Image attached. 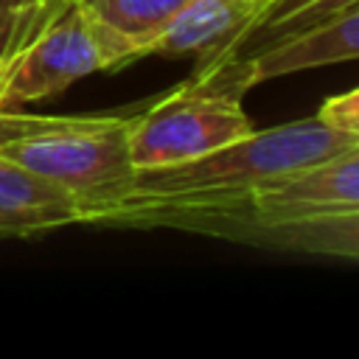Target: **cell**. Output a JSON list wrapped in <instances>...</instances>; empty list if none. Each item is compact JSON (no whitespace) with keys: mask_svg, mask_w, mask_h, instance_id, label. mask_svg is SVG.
<instances>
[{"mask_svg":"<svg viewBox=\"0 0 359 359\" xmlns=\"http://www.w3.org/2000/svg\"><path fill=\"white\" fill-rule=\"evenodd\" d=\"M356 56H359V0L314 28H306L272 48L250 53L247 62H250L252 84H261L266 79H278L311 67L353 62Z\"/></svg>","mask_w":359,"mask_h":359,"instance_id":"52a82bcc","label":"cell"},{"mask_svg":"<svg viewBox=\"0 0 359 359\" xmlns=\"http://www.w3.org/2000/svg\"><path fill=\"white\" fill-rule=\"evenodd\" d=\"M73 0H22L20 6V14H17V22H14V31H11V53H17L25 42H31L48 22H53Z\"/></svg>","mask_w":359,"mask_h":359,"instance_id":"8fae6325","label":"cell"},{"mask_svg":"<svg viewBox=\"0 0 359 359\" xmlns=\"http://www.w3.org/2000/svg\"><path fill=\"white\" fill-rule=\"evenodd\" d=\"M14 3V22H17V14H20V6H22V0H11ZM11 50V48H8Z\"/></svg>","mask_w":359,"mask_h":359,"instance_id":"5bb4252c","label":"cell"},{"mask_svg":"<svg viewBox=\"0 0 359 359\" xmlns=\"http://www.w3.org/2000/svg\"><path fill=\"white\" fill-rule=\"evenodd\" d=\"M351 149H359V135L339 132L314 112L303 121L280 123L272 129H252L250 135L185 163L135 171L129 191L101 213L126 205L236 196L266 180L323 163Z\"/></svg>","mask_w":359,"mask_h":359,"instance_id":"6da1fadb","label":"cell"},{"mask_svg":"<svg viewBox=\"0 0 359 359\" xmlns=\"http://www.w3.org/2000/svg\"><path fill=\"white\" fill-rule=\"evenodd\" d=\"M98 70H115L112 50L87 8L73 0L31 42L8 56L0 73V109L45 101Z\"/></svg>","mask_w":359,"mask_h":359,"instance_id":"5b68a950","label":"cell"},{"mask_svg":"<svg viewBox=\"0 0 359 359\" xmlns=\"http://www.w3.org/2000/svg\"><path fill=\"white\" fill-rule=\"evenodd\" d=\"M109 227H171L224 241L334 258H359V208L325 213H286L264 208L247 194L112 208L95 219Z\"/></svg>","mask_w":359,"mask_h":359,"instance_id":"3957f363","label":"cell"},{"mask_svg":"<svg viewBox=\"0 0 359 359\" xmlns=\"http://www.w3.org/2000/svg\"><path fill=\"white\" fill-rule=\"evenodd\" d=\"M356 0H266L250 28L230 48V56H250L306 28H314ZM227 56V53H224Z\"/></svg>","mask_w":359,"mask_h":359,"instance_id":"30bf717a","label":"cell"},{"mask_svg":"<svg viewBox=\"0 0 359 359\" xmlns=\"http://www.w3.org/2000/svg\"><path fill=\"white\" fill-rule=\"evenodd\" d=\"M317 115L339 129V132H351V135H359V90H345L339 95H331L320 104Z\"/></svg>","mask_w":359,"mask_h":359,"instance_id":"7c38bea8","label":"cell"},{"mask_svg":"<svg viewBox=\"0 0 359 359\" xmlns=\"http://www.w3.org/2000/svg\"><path fill=\"white\" fill-rule=\"evenodd\" d=\"M3 67H6V53L0 50V73H3Z\"/></svg>","mask_w":359,"mask_h":359,"instance_id":"9a60e30c","label":"cell"},{"mask_svg":"<svg viewBox=\"0 0 359 359\" xmlns=\"http://www.w3.org/2000/svg\"><path fill=\"white\" fill-rule=\"evenodd\" d=\"M266 0H188L146 45L143 56H196V65L230 53Z\"/></svg>","mask_w":359,"mask_h":359,"instance_id":"8992f818","label":"cell"},{"mask_svg":"<svg viewBox=\"0 0 359 359\" xmlns=\"http://www.w3.org/2000/svg\"><path fill=\"white\" fill-rule=\"evenodd\" d=\"M107 39L115 70L143 59L146 45L188 0H79Z\"/></svg>","mask_w":359,"mask_h":359,"instance_id":"9c48e42d","label":"cell"},{"mask_svg":"<svg viewBox=\"0 0 359 359\" xmlns=\"http://www.w3.org/2000/svg\"><path fill=\"white\" fill-rule=\"evenodd\" d=\"M81 224L79 202L59 185L0 157V238H31Z\"/></svg>","mask_w":359,"mask_h":359,"instance_id":"ba28073f","label":"cell"},{"mask_svg":"<svg viewBox=\"0 0 359 359\" xmlns=\"http://www.w3.org/2000/svg\"><path fill=\"white\" fill-rule=\"evenodd\" d=\"M255 87L247 56H219L196 65L174 93L132 115L129 154L135 171L194 160L227 146L255 126L244 112V93Z\"/></svg>","mask_w":359,"mask_h":359,"instance_id":"277c9868","label":"cell"},{"mask_svg":"<svg viewBox=\"0 0 359 359\" xmlns=\"http://www.w3.org/2000/svg\"><path fill=\"white\" fill-rule=\"evenodd\" d=\"M132 115H34L0 109V157L59 185L81 208V224L115 205L135 180Z\"/></svg>","mask_w":359,"mask_h":359,"instance_id":"7a4b0ae2","label":"cell"},{"mask_svg":"<svg viewBox=\"0 0 359 359\" xmlns=\"http://www.w3.org/2000/svg\"><path fill=\"white\" fill-rule=\"evenodd\" d=\"M11 31H14V3L0 0V50L6 53V62H8V48H11Z\"/></svg>","mask_w":359,"mask_h":359,"instance_id":"4fadbf2b","label":"cell"}]
</instances>
